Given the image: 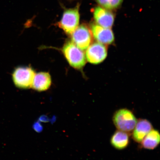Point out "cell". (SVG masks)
I'll use <instances>...</instances> for the list:
<instances>
[{
    "mask_svg": "<svg viewBox=\"0 0 160 160\" xmlns=\"http://www.w3.org/2000/svg\"><path fill=\"white\" fill-rule=\"evenodd\" d=\"M85 56L89 62L93 64H98L107 57V47L105 45L99 42L93 43L87 48Z\"/></svg>",
    "mask_w": 160,
    "mask_h": 160,
    "instance_id": "6",
    "label": "cell"
},
{
    "mask_svg": "<svg viewBox=\"0 0 160 160\" xmlns=\"http://www.w3.org/2000/svg\"><path fill=\"white\" fill-rule=\"evenodd\" d=\"M80 15L78 7L64 11L58 25L68 35H71L79 26Z\"/></svg>",
    "mask_w": 160,
    "mask_h": 160,
    "instance_id": "4",
    "label": "cell"
},
{
    "mask_svg": "<svg viewBox=\"0 0 160 160\" xmlns=\"http://www.w3.org/2000/svg\"><path fill=\"white\" fill-rule=\"evenodd\" d=\"M51 84L50 74L47 72H40L35 74L31 88L36 91L43 92L48 89Z\"/></svg>",
    "mask_w": 160,
    "mask_h": 160,
    "instance_id": "10",
    "label": "cell"
},
{
    "mask_svg": "<svg viewBox=\"0 0 160 160\" xmlns=\"http://www.w3.org/2000/svg\"><path fill=\"white\" fill-rule=\"evenodd\" d=\"M130 134L118 130L111 138V143L115 148L122 150L126 148L129 143Z\"/></svg>",
    "mask_w": 160,
    "mask_h": 160,
    "instance_id": "11",
    "label": "cell"
},
{
    "mask_svg": "<svg viewBox=\"0 0 160 160\" xmlns=\"http://www.w3.org/2000/svg\"><path fill=\"white\" fill-rule=\"evenodd\" d=\"M114 124L118 130L131 133L137 124L138 120L133 112L127 108L116 111L113 117Z\"/></svg>",
    "mask_w": 160,
    "mask_h": 160,
    "instance_id": "2",
    "label": "cell"
},
{
    "mask_svg": "<svg viewBox=\"0 0 160 160\" xmlns=\"http://www.w3.org/2000/svg\"><path fill=\"white\" fill-rule=\"evenodd\" d=\"M160 142L159 132L157 130L153 129L145 136L141 143L143 148L153 150L158 147Z\"/></svg>",
    "mask_w": 160,
    "mask_h": 160,
    "instance_id": "12",
    "label": "cell"
},
{
    "mask_svg": "<svg viewBox=\"0 0 160 160\" xmlns=\"http://www.w3.org/2000/svg\"><path fill=\"white\" fill-rule=\"evenodd\" d=\"M96 1L104 8L113 9L119 7L123 0H96Z\"/></svg>",
    "mask_w": 160,
    "mask_h": 160,
    "instance_id": "13",
    "label": "cell"
},
{
    "mask_svg": "<svg viewBox=\"0 0 160 160\" xmlns=\"http://www.w3.org/2000/svg\"><path fill=\"white\" fill-rule=\"evenodd\" d=\"M35 72L31 67H19L14 70L12 78L16 87L20 89H28L31 88Z\"/></svg>",
    "mask_w": 160,
    "mask_h": 160,
    "instance_id": "3",
    "label": "cell"
},
{
    "mask_svg": "<svg viewBox=\"0 0 160 160\" xmlns=\"http://www.w3.org/2000/svg\"><path fill=\"white\" fill-rule=\"evenodd\" d=\"M91 31L92 35L98 42L109 45L114 41V35L111 28H103L95 24L91 25Z\"/></svg>",
    "mask_w": 160,
    "mask_h": 160,
    "instance_id": "7",
    "label": "cell"
},
{
    "mask_svg": "<svg viewBox=\"0 0 160 160\" xmlns=\"http://www.w3.org/2000/svg\"><path fill=\"white\" fill-rule=\"evenodd\" d=\"M153 129L152 125L146 119H139L132 133V138L136 142L141 143L145 136Z\"/></svg>",
    "mask_w": 160,
    "mask_h": 160,
    "instance_id": "9",
    "label": "cell"
},
{
    "mask_svg": "<svg viewBox=\"0 0 160 160\" xmlns=\"http://www.w3.org/2000/svg\"><path fill=\"white\" fill-rule=\"evenodd\" d=\"M94 18L97 24L101 27L111 28L114 22L113 13L102 7H96L93 13Z\"/></svg>",
    "mask_w": 160,
    "mask_h": 160,
    "instance_id": "8",
    "label": "cell"
},
{
    "mask_svg": "<svg viewBox=\"0 0 160 160\" xmlns=\"http://www.w3.org/2000/svg\"><path fill=\"white\" fill-rule=\"evenodd\" d=\"M71 35L72 41L82 50L87 49L92 40L91 30L83 25L78 26Z\"/></svg>",
    "mask_w": 160,
    "mask_h": 160,
    "instance_id": "5",
    "label": "cell"
},
{
    "mask_svg": "<svg viewBox=\"0 0 160 160\" xmlns=\"http://www.w3.org/2000/svg\"><path fill=\"white\" fill-rule=\"evenodd\" d=\"M62 52L68 63L72 67L81 69L84 67L87 60L85 54L72 41L66 42L63 46Z\"/></svg>",
    "mask_w": 160,
    "mask_h": 160,
    "instance_id": "1",
    "label": "cell"
}]
</instances>
